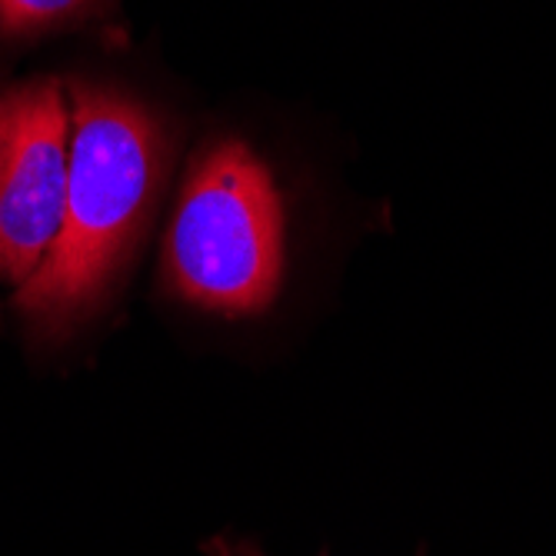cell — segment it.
I'll use <instances>...</instances> for the list:
<instances>
[{"label": "cell", "mask_w": 556, "mask_h": 556, "mask_svg": "<svg viewBox=\"0 0 556 556\" xmlns=\"http://www.w3.org/2000/svg\"><path fill=\"white\" fill-rule=\"evenodd\" d=\"M67 193L58 237L37 274L14 290L24 324L67 337L111 300L154 214L167 170V137L140 100L100 84H74Z\"/></svg>", "instance_id": "6da1fadb"}, {"label": "cell", "mask_w": 556, "mask_h": 556, "mask_svg": "<svg viewBox=\"0 0 556 556\" xmlns=\"http://www.w3.org/2000/svg\"><path fill=\"white\" fill-rule=\"evenodd\" d=\"M287 274L283 193L243 140L207 143L190 164L164 243V287L217 317H254Z\"/></svg>", "instance_id": "7a4b0ae2"}, {"label": "cell", "mask_w": 556, "mask_h": 556, "mask_svg": "<svg viewBox=\"0 0 556 556\" xmlns=\"http://www.w3.org/2000/svg\"><path fill=\"white\" fill-rule=\"evenodd\" d=\"M71 104L58 80L0 93V280L24 287L58 237L67 193Z\"/></svg>", "instance_id": "3957f363"}, {"label": "cell", "mask_w": 556, "mask_h": 556, "mask_svg": "<svg viewBox=\"0 0 556 556\" xmlns=\"http://www.w3.org/2000/svg\"><path fill=\"white\" fill-rule=\"evenodd\" d=\"M204 553H207V556H264V553L257 549L254 540H230V536H214V540H207V543H204ZM317 556H327V549H320ZM420 556H424V553H420Z\"/></svg>", "instance_id": "5b68a950"}, {"label": "cell", "mask_w": 556, "mask_h": 556, "mask_svg": "<svg viewBox=\"0 0 556 556\" xmlns=\"http://www.w3.org/2000/svg\"><path fill=\"white\" fill-rule=\"evenodd\" d=\"M93 0H0V37H34L80 17Z\"/></svg>", "instance_id": "277c9868"}]
</instances>
